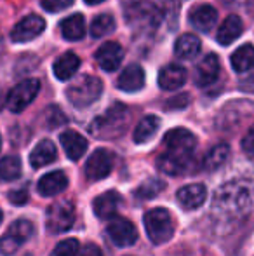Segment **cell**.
Segmentation results:
<instances>
[{
  "label": "cell",
  "mask_w": 254,
  "mask_h": 256,
  "mask_svg": "<svg viewBox=\"0 0 254 256\" xmlns=\"http://www.w3.org/2000/svg\"><path fill=\"white\" fill-rule=\"evenodd\" d=\"M166 152L159 157L157 166L162 172L169 176L185 174L193 162V152L197 148V138L192 131L183 128L171 129L164 136Z\"/></svg>",
  "instance_id": "obj_1"
},
{
  "label": "cell",
  "mask_w": 254,
  "mask_h": 256,
  "mask_svg": "<svg viewBox=\"0 0 254 256\" xmlns=\"http://www.w3.org/2000/svg\"><path fill=\"white\" fill-rule=\"evenodd\" d=\"M129 112L124 104H113L101 117H96L89 126V131L94 138L112 140L124 132L129 122Z\"/></svg>",
  "instance_id": "obj_2"
},
{
  "label": "cell",
  "mask_w": 254,
  "mask_h": 256,
  "mask_svg": "<svg viewBox=\"0 0 254 256\" xmlns=\"http://www.w3.org/2000/svg\"><path fill=\"white\" fill-rule=\"evenodd\" d=\"M174 218L167 209H150L145 214L146 236L153 244H164L174 236Z\"/></svg>",
  "instance_id": "obj_3"
},
{
  "label": "cell",
  "mask_w": 254,
  "mask_h": 256,
  "mask_svg": "<svg viewBox=\"0 0 254 256\" xmlns=\"http://www.w3.org/2000/svg\"><path fill=\"white\" fill-rule=\"evenodd\" d=\"M103 92V84L99 78L84 75L78 80H75L70 88L66 89V98L70 103L77 108H85L92 104L96 100H99Z\"/></svg>",
  "instance_id": "obj_4"
},
{
  "label": "cell",
  "mask_w": 254,
  "mask_h": 256,
  "mask_svg": "<svg viewBox=\"0 0 254 256\" xmlns=\"http://www.w3.org/2000/svg\"><path fill=\"white\" fill-rule=\"evenodd\" d=\"M249 188H244L242 183L234 182L220 190L216 197V208H220L225 214H242L249 208Z\"/></svg>",
  "instance_id": "obj_5"
},
{
  "label": "cell",
  "mask_w": 254,
  "mask_h": 256,
  "mask_svg": "<svg viewBox=\"0 0 254 256\" xmlns=\"http://www.w3.org/2000/svg\"><path fill=\"white\" fill-rule=\"evenodd\" d=\"M75 223V206L68 200H59L47 208L45 226L51 234H63Z\"/></svg>",
  "instance_id": "obj_6"
},
{
  "label": "cell",
  "mask_w": 254,
  "mask_h": 256,
  "mask_svg": "<svg viewBox=\"0 0 254 256\" xmlns=\"http://www.w3.org/2000/svg\"><path fill=\"white\" fill-rule=\"evenodd\" d=\"M38 91H40V82L37 78H26V80L19 82V84L10 89L9 96H7V108L12 114H21L28 104L37 98Z\"/></svg>",
  "instance_id": "obj_7"
},
{
  "label": "cell",
  "mask_w": 254,
  "mask_h": 256,
  "mask_svg": "<svg viewBox=\"0 0 254 256\" xmlns=\"http://www.w3.org/2000/svg\"><path fill=\"white\" fill-rule=\"evenodd\" d=\"M33 234V225L28 220H17L9 226L5 236L0 239V253L10 256L14 254Z\"/></svg>",
  "instance_id": "obj_8"
},
{
  "label": "cell",
  "mask_w": 254,
  "mask_h": 256,
  "mask_svg": "<svg viewBox=\"0 0 254 256\" xmlns=\"http://www.w3.org/2000/svg\"><path fill=\"white\" fill-rule=\"evenodd\" d=\"M106 232L117 248H129L138 240V230L127 218H112L106 226Z\"/></svg>",
  "instance_id": "obj_9"
},
{
  "label": "cell",
  "mask_w": 254,
  "mask_h": 256,
  "mask_svg": "<svg viewBox=\"0 0 254 256\" xmlns=\"http://www.w3.org/2000/svg\"><path fill=\"white\" fill-rule=\"evenodd\" d=\"M113 169V155L105 148H98L91 154L85 162V178L89 182H98L112 172Z\"/></svg>",
  "instance_id": "obj_10"
},
{
  "label": "cell",
  "mask_w": 254,
  "mask_h": 256,
  "mask_svg": "<svg viewBox=\"0 0 254 256\" xmlns=\"http://www.w3.org/2000/svg\"><path fill=\"white\" fill-rule=\"evenodd\" d=\"M45 21L42 20L37 14H30V16L23 18L16 26L10 32V40L16 42V44H24V42H30L33 38H37L38 35L44 32Z\"/></svg>",
  "instance_id": "obj_11"
},
{
  "label": "cell",
  "mask_w": 254,
  "mask_h": 256,
  "mask_svg": "<svg viewBox=\"0 0 254 256\" xmlns=\"http://www.w3.org/2000/svg\"><path fill=\"white\" fill-rule=\"evenodd\" d=\"M120 204H122V196L115 190H108L96 197L92 202V209L99 220H112L120 209Z\"/></svg>",
  "instance_id": "obj_12"
},
{
  "label": "cell",
  "mask_w": 254,
  "mask_h": 256,
  "mask_svg": "<svg viewBox=\"0 0 254 256\" xmlns=\"http://www.w3.org/2000/svg\"><path fill=\"white\" fill-rule=\"evenodd\" d=\"M124 60V49L117 42H105L96 51V61L105 72H115Z\"/></svg>",
  "instance_id": "obj_13"
},
{
  "label": "cell",
  "mask_w": 254,
  "mask_h": 256,
  "mask_svg": "<svg viewBox=\"0 0 254 256\" xmlns=\"http://www.w3.org/2000/svg\"><path fill=\"white\" fill-rule=\"evenodd\" d=\"M218 77H220V60L216 54H207L195 68V84L200 88H207L214 84Z\"/></svg>",
  "instance_id": "obj_14"
},
{
  "label": "cell",
  "mask_w": 254,
  "mask_h": 256,
  "mask_svg": "<svg viewBox=\"0 0 254 256\" xmlns=\"http://www.w3.org/2000/svg\"><path fill=\"white\" fill-rule=\"evenodd\" d=\"M207 197V190L202 183H192V185H187L183 188L178 190L176 199L180 206L187 211H192V209L200 208L204 202H206Z\"/></svg>",
  "instance_id": "obj_15"
},
{
  "label": "cell",
  "mask_w": 254,
  "mask_h": 256,
  "mask_svg": "<svg viewBox=\"0 0 254 256\" xmlns=\"http://www.w3.org/2000/svg\"><path fill=\"white\" fill-rule=\"evenodd\" d=\"M117 86L124 92H136L145 86V70L139 64H129L117 78Z\"/></svg>",
  "instance_id": "obj_16"
},
{
  "label": "cell",
  "mask_w": 254,
  "mask_h": 256,
  "mask_svg": "<svg viewBox=\"0 0 254 256\" xmlns=\"http://www.w3.org/2000/svg\"><path fill=\"white\" fill-rule=\"evenodd\" d=\"M216 21L218 10L213 6H207V4L195 7L190 12V24L199 32H202V34H209L214 28V24H216Z\"/></svg>",
  "instance_id": "obj_17"
},
{
  "label": "cell",
  "mask_w": 254,
  "mask_h": 256,
  "mask_svg": "<svg viewBox=\"0 0 254 256\" xmlns=\"http://www.w3.org/2000/svg\"><path fill=\"white\" fill-rule=\"evenodd\" d=\"M68 186V178L63 171H52L44 174L40 180H38L37 190L40 196L44 197H52L61 194L64 188Z\"/></svg>",
  "instance_id": "obj_18"
},
{
  "label": "cell",
  "mask_w": 254,
  "mask_h": 256,
  "mask_svg": "<svg viewBox=\"0 0 254 256\" xmlns=\"http://www.w3.org/2000/svg\"><path fill=\"white\" fill-rule=\"evenodd\" d=\"M187 82V70L180 64H167L159 72V86L164 91H174Z\"/></svg>",
  "instance_id": "obj_19"
},
{
  "label": "cell",
  "mask_w": 254,
  "mask_h": 256,
  "mask_svg": "<svg viewBox=\"0 0 254 256\" xmlns=\"http://www.w3.org/2000/svg\"><path fill=\"white\" fill-rule=\"evenodd\" d=\"M242 30H244L242 20L239 16H235V14H232V16H228L227 20L221 23L220 30H218V34H216L218 44H221V46L234 44V42L242 35Z\"/></svg>",
  "instance_id": "obj_20"
},
{
  "label": "cell",
  "mask_w": 254,
  "mask_h": 256,
  "mask_svg": "<svg viewBox=\"0 0 254 256\" xmlns=\"http://www.w3.org/2000/svg\"><path fill=\"white\" fill-rule=\"evenodd\" d=\"M61 146L64 148V154L71 158V160H78L87 150V142L85 138L77 131H64L59 136Z\"/></svg>",
  "instance_id": "obj_21"
},
{
  "label": "cell",
  "mask_w": 254,
  "mask_h": 256,
  "mask_svg": "<svg viewBox=\"0 0 254 256\" xmlns=\"http://www.w3.org/2000/svg\"><path fill=\"white\" fill-rule=\"evenodd\" d=\"M56 157H58V150H56L54 143L49 142V140H44L30 154V164L31 168L38 169V168H44V166L52 164L56 160Z\"/></svg>",
  "instance_id": "obj_22"
},
{
  "label": "cell",
  "mask_w": 254,
  "mask_h": 256,
  "mask_svg": "<svg viewBox=\"0 0 254 256\" xmlns=\"http://www.w3.org/2000/svg\"><path fill=\"white\" fill-rule=\"evenodd\" d=\"M59 30H61V35L66 40H80L85 35V20L82 14H71V16L64 18V20L59 23Z\"/></svg>",
  "instance_id": "obj_23"
},
{
  "label": "cell",
  "mask_w": 254,
  "mask_h": 256,
  "mask_svg": "<svg viewBox=\"0 0 254 256\" xmlns=\"http://www.w3.org/2000/svg\"><path fill=\"white\" fill-rule=\"evenodd\" d=\"M80 68V60L77 54L73 52H64L61 58H58L54 63V75L59 80H68L71 78L77 70Z\"/></svg>",
  "instance_id": "obj_24"
},
{
  "label": "cell",
  "mask_w": 254,
  "mask_h": 256,
  "mask_svg": "<svg viewBox=\"0 0 254 256\" xmlns=\"http://www.w3.org/2000/svg\"><path fill=\"white\" fill-rule=\"evenodd\" d=\"M159 128H160V118L155 117V115H146V117L141 118V122L136 126L132 138H134L136 143H146L155 136Z\"/></svg>",
  "instance_id": "obj_25"
},
{
  "label": "cell",
  "mask_w": 254,
  "mask_h": 256,
  "mask_svg": "<svg viewBox=\"0 0 254 256\" xmlns=\"http://www.w3.org/2000/svg\"><path fill=\"white\" fill-rule=\"evenodd\" d=\"M232 66L235 72L239 74H244L254 68V46L251 44H244L242 48H239L237 51L232 54L230 58Z\"/></svg>",
  "instance_id": "obj_26"
},
{
  "label": "cell",
  "mask_w": 254,
  "mask_h": 256,
  "mask_svg": "<svg viewBox=\"0 0 254 256\" xmlns=\"http://www.w3.org/2000/svg\"><path fill=\"white\" fill-rule=\"evenodd\" d=\"M174 52L178 58H183V60H192L197 54L200 52V40L197 35L185 34L181 37H178L176 44H174Z\"/></svg>",
  "instance_id": "obj_27"
},
{
  "label": "cell",
  "mask_w": 254,
  "mask_h": 256,
  "mask_svg": "<svg viewBox=\"0 0 254 256\" xmlns=\"http://www.w3.org/2000/svg\"><path fill=\"white\" fill-rule=\"evenodd\" d=\"M230 157V146L225 145V143H220V145L213 146V148L207 152V155L204 157V169L206 171H216L220 169L225 162Z\"/></svg>",
  "instance_id": "obj_28"
},
{
  "label": "cell",
  "mask_w": 254,
  "mask_h": 256,
  "mask_svg": "<svg viewBox=\"0 0 254 256\" xmlns=\"http://www.w3.org/2000/svg\"><path fill=\"white\" fill-rule=\"evenodd\" d=\"M21 176V160L16 155H7L0 160V182H14Z\"/></svg>",
  "instance_id": "obj_29"
},
{
  "label": "cell",
  "mask_w": 254,
  "mask_h": 256,
  "mask_svg": "<svg viewBox=\"0 0 254 256\" xmlns=\"http://www.w3.org/2000/svg\"><path fill=\"white\" fill-rule=\"evenodd\" d=\"M115 30V20L110 14H99L91 23V35L94 38H101Z\"/></svg>",
  "instance_id": "obj_30"
},
{
  "label": "cell",
  "mask_w": 254,
  "mask_h": 256,
  "mask_svg": "<svg viewBox=\"0 0 254 256\" xmlns=\"http://www.w3.org/2000/svg\"><path fill=\"white\" fill-rule=\"evenodd\" d=\"M164 182H160V180L157 178H150L146 180L143 185L138 186V190H136V197H141V199H152V197L159 196L160 192L164 190Z\"/></svg>",
  "instance_id": "obj_31"
},
{
  "label": "cell",
  "mask_w": 254,
  "mask_h": 256,
  "mask_svg": "<svg viewBox=\"0 0 254 256\" xmlns=\"http://www.w3.org/2000/svg\"><path fill=\"white\" fill-rule=\"evenodd\" d=\"M78 254V240L77 239H64L58 242V246L52 250L49 256H77Z\"/></svg>",
  "instance_id": "obj_32"
},
{
  "label": "cell",
  "mask_w": 254,
  "mask_h": 256,
  "mask_svg": "<svg viewBox=\"0 0 254 256\" xmlns=\"http://www.w3.org/2000/svg\"><path fill=\"white\" fill-rule=\"evenodd\" d=\"M45 120H47V126L49 128H58V126H61L66 122V118H64L63 112L59 110V108L56 106H51L47 112H45Z\"/></svg>",
  "instance_id": "obj_33"
},
{
  "label": "cell",
  "mask_w": 254,
  "mask_h": 256,
  "mask_svg": "<svg viewBox=\"0 0 254 256\" xmlns=\"http://www.w3.org/2000/svg\"><path fill=\"white\" fill-rule=\"evenodd\" d=\"M40 4L47 12H59V10L68 9L73 4V0H42Z\"/></svg>",
  "instance_id": "obj_34"
},
{
  "label": "cell",
  "mask_w": 254,
  "mask_h": 256,
  "mask_svg": "<svg viewBox=\"0 0 254 256\" xmlns=\"http://www.w3.org/2000/svg\"><path fill=\"white\" fill-rule=\"evenodd\" d=\"M9 200L14 206H24L28 202V190L26 188H19V190H10L9 192Z\"/></svg>",
  "instance_id": "obj_35"
},
{
  "label": "cell",
  "mask_w": 254,
  "mask_h": 256,
  "mask_svg": "<svg viewBox=\"0 0 254 256\" xmlns=\"http://www.w3.org/2000/svg\"><path fill=\"white\" fill-rule=\"evenodd\" d=\"M242 150L248 157L254 158V128L242 138Z\"/></svg>",
  "instance_id": "obj_36"
},
{
  "label": "cell",
  "mask_w": 254,
  "mask_h": 256,
  "mask_svg": "<svg viewBox=\"0 0 254 256\" xmlns=\"http://www.w3.org/2000/svg\"><path fill=\"white\" fill-rule=\"evenodd\" d=\"M78 256H103V253L96 244H85V248L78 253Z\"/></svg>",
  "instance_id": "obj_37"
},
{
  "label": "cell",
  "mask_w": 254,
  "mask_h": 256,
  "mask_svg": "<svg viewBox=\"0 0 254 256\" xmlns=\"http://www.w3.org/2000/svg\"><path fill=\"white\" fill-rule=\"evenodd\" d=\"M85 4H89V6H96V4H101L105 2V0H84Z\"/></svg>",
  "instance_id": "obj_38"
},
{
  "label": "cell",
  "mask_w": 254,
  "mask_h": 256,
  "mask_svg": "<svg viewBox=\"0 0 254 256\" xmlns=\"http://www.w3.org/2000/svg\"><path fill=\"white\" fill-rule=\"evenodd\" d=\"M0 223H2V211H0Z\"/></svg>",
  "instance_id": "obj_39"
},
{
  "label": "cell",
  "mask_w": 254,
  "mask_h": 256,
  "mask_svg": "<svg viewBox=\"0 0 254 256\" xmlns=\"http://www.w3.org/2000/svg\"><path fill=\"white\" fill-rule=\"evenodd\" d=\"M0 146H2V138H0Z\"/></svg>",
  "instance_id": "obj_40"
}]
</instances>
